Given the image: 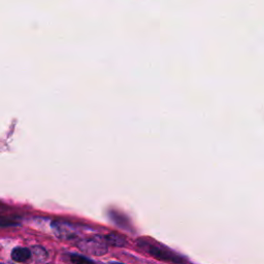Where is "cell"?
<instances>
[{
  "label": "cell",
  "instance_id": "cell-1",
  "mask_svg": "<svg viewBox=\"0 0 264 264\" xmlns=\"http://www.w3.org/2000/svg\"><path fill=\"white\" fill-rule=\"evenodd\" d=\"M77 247L83 253L91 256H102L109 251V244L105 237L99 235L80 241L77 243Z\"/></svg>",
  "mask_w": 264,
  "mask_h": 264
},
{
  "label": "cell",
  "instance_id": "cell-2",
  "mask_svg": "<svg viewBox=\"0 0 264 264\" xmlns=\"http://www.w3.org/2000/svg\"><path fill=\"white\" fill-rule=\"evenodd\" d=\"M53 229H54V233L60 240L63 241H71L74 239H77L78 231L77 229L68 222L63 221H56L53 223Z\"/></svg>",
  "mask_w": 264,
  "mask_h": 264
},
{
  "label": "cell",
  "instance_id": "cell-3",
  "mask_svg": "<svg viewBox=\"0 0 264 264\" xmlns=\"http://www.w3.org/2000/svg\"><path fill=\"white\" fill-rule=\"evenodd\" d=\"M148 252L154 256L155 258L162 260V261H170V262H181V259L177 258L173 254H171L170 252H168L166 249L161 248V247H157V246H152V245H148Z\"/></svg>",
  "mask_w": 264,
  "mask_h": 264
},
{
  "label": "cell",
  "instance_id": "cell-4",
  "mask_svg": "<svg viewBox=\"0 0 264 264\" xmlns=\"http://www.w3.org/2000/svg\"><path fill=\"white\" fill-rule=\"evenodd\" d=\"M31 257V251L26 248H16L12 252V258L16 262H26Z\"/></svg>",
  "mask_w": 264,
  "mask_h": 264
},
{
  "label": "cell",
  "instance_id": "cell-5",
  "mask_svg": "<svg viewBox=\"0 0 264 264\" xmlns=\"http://www.w3.org/2000/svg\"><path fill=\"white\" fill-rule=\"evenodd\" d=\"M105 240H107L108 244L114 247H125L127 245V241L126 237L121 235V234H117V233H110L107 236H105Z\"/></svg>",
  "mask_w": 264,
  "mask_h": 264
},
{
  "label": "cell",
  "instance_id": "cell-6",
  "mask_svg": "<svg viewBox=\"0 0 264 264\" xmlns=\"http://www.w3.org/2000/svg\"><path fill=\"white\" fill-rule=\"evenodd\" d=\"M30 251H31V257L37 262H45L49 258V253L43 247L36 246L33 247L32 250Z\"/></svg>",
  "mask_w": 264,
  "mask_h": 264
},
{
  "label": "cell",
  "instance_id": "cell-7",
  "mask_svg": "<svg viewBox=\"0 0 264 264\" xmlns=\"http://www.w3.org/2000/svg\"><path fill=\"white\" fill-rule=\"evenodd\" d=\"M69 260H70L71 262H73V263H76V264H78V263H88V262H92L91 259H88V258H86V257H84V256H78V255H71V256L69 257Z\"/></svg>",
  "mask_w": 264,
  "mask_h": 264
}]
</instances>
